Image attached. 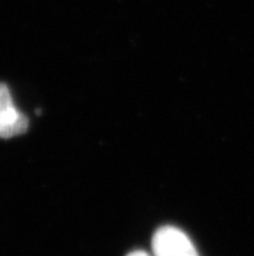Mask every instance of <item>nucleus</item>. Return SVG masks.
Segmentation results:
<instances>
[{"mask_svg": "<svg viewBox=\"0 0 254 256\" xmlns=\"http://www.w3.org/2000/svg\"><path fill=\"white\" fill-rule=\"evenodd\" d=\"M155 256H200L192 240L175 226L160 228L152 240Z\"/></svg>", "mask_w": 254, "mask_h": 256, "instance_id": "nucleus-1", "label": "nucleus"}, {"mask_svg": "<svg viewBox=\"0 0 254 256\" xmlns=\"http://www.w3.org/2000/svg\"><path fill=\"white\" fill-rule=\"evenodd\" d=\"M29 126L27 117L16 107L9 88L0 84V138H12L25 133Z\"/></svg>", "mask_w": 254, "mask_h": 256, "instance_id": "nucleus-2", "label": "nucleus"}, {"mask_svg": "<svg viewBox=\"0 0 254 256\" xmlns=\"http://www.w3.org/2000/svg\"><path fill=\"white\" fill-rule=\"evenodd\" d=\"M127 256H149V255L147 252H144V251H134V252H131Z\"/></svg>", "mask_w": 254, "mask_h": 256, "instance_id": "nucleus-3", "label": "nucleus"}]
</instances>
